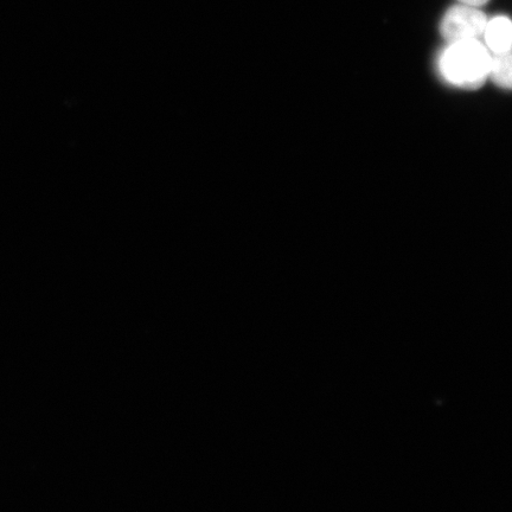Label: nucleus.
<instances>
[{
  "label": "nucleus",
  "mask_w": 512,
  "mask_h": 512,
  "mask_svg": "<svg viewBox=\"0 0 512 512\" xmlns=\"http://www.w3.org/2000/svg\"><path fill=\"white\" fill-rule=\"evenodd\" d=\"M491 59L479 40L452 42L440 55L439 70L450 85L475 91L490 78Z\"/></svg>",
  "instance_id": "nucleus-1"
},
{
  "label": "nucleus",
  "mask_w": 512,
  "mask_h": 512,
  "mask_svg": "<svg viewBox=\"0 0 512 512\" xmlns=\"http://www.w3.org/2000/svg\"><path fill=\"white\" fill-rule=\"evenodd\" d=\"M489 19L476 6L458 4L446 11L440 23V34L448 43L478 40L484 35Z\"/></svg>",
  "instance_id": "nucleus-2"
},
{
  "label": "nucleus",
  "mask_w": 512,
  "mask_h": 512,
  "mask_svg": "<svg viewBox=\"0 0 512 512\" xmlns=\"http://www.w3.org/2000/svg\"><path fill=\"white\" fill-rule=\"evenodd\" d=\"M486 48L492 54H505L512 51V21L507 16H496L488 23L484 31Z\"/></svg>",
  "instance_id": "nucleus-3"
},
{
  "label": "nucleus",
  "mask_w": 512,
  "mask_h": 512,
  "mask_svg": "<svg viewBox=\"0 0 512 512\" xmlns=\"http://www.w3.org/2000/svg\"><path fill=\"white\" fill-rule=\"evenodd\" d=\"M490 79L498 87L512 89V51L505 54H492Z\"/></svg>",
  "instance_id": "nucleus-4"
},
{
  "label": "nucleus",
  "mask_w": 512,
  "mask_h": 512,
  "mask_svg": "<svg viewBox=\"0 0 512 512\" xmlns=\"http://www.w3.org/2000/svg\"><path fill=\"white\" fill-rule=\"evenodd\" d=\"M459 2L462 4L476 6V8H480V6H483L486 3H488L489 0H459Z\"/></svg>",
  "instance_id": "nucleus-5"
}]
</instances>
